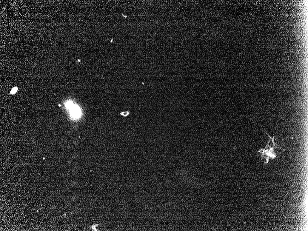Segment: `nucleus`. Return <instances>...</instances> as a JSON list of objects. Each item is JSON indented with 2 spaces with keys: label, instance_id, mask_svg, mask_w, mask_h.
Segmentation results:
<instances>
[{
  "label": "nucleus",
  "instance_id": "f03ea898",
  "mask_svg": "<svg viewBox=\"0 0 308 231\" xmlns=\"http://www.w3.org/2000/svg\"><path fill=\"white\" fill-rule=\"evenodd\" d=\"M68 107L71 108V114L73 117L75 118H78L80 116V110L79 107L77 106H73L72 104H70L68 105Z\"/></svg>",
  "mask_w": 308,
  "mask_h": 231
},
{
  "label": "nucleus",
  "instance_id": "7ed1b4c3",
  "mask_svg": "<svg viewBox=\"0 0 308 231\" xmlns=\"http://www.w3.org/2000/svg\"><path fill=\"white\" fill-rule=\"evenodd\" d=\"M17 90L18 89L17 88H14L12 90L11 92V93L12 94H13L15 93V92H16Z\"/></svg>",
  "mask_w": 308,
  "mask_h": 231
},
{
  "label": "nucleus",
  "instance_id": "f257e3e1",
  "mask_svg": "<svg viewBox=\"0 0 308 231\" xmlns=\"http://www.w3.org/2000/svg\"><path fill=\"white\" fill-rule=\"evenodd\" d=\"M282 148L279 147L278 144L274 142V140L272 143V146L270 145V140H269L268 144L264 149H261L258 151L261 155V161H263V159L265 161V164H267L269 162L270 159H274L279 154H281L279 152V150L281 149Z\"/></svg>",
  "mask_w": 308,
  "mask_h": 231
}]
</instances>
